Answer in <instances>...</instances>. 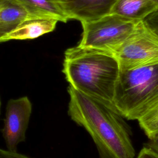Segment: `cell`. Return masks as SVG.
Instances as JSON below:
<instances>
[{"label":"cell","instance_id":"cell-1","mask_svg":"<svg viewBox=\"0 0 158 158\" xmlns=\"http://www.w3.org/2000/svg\"><path fill=\"white\" fill-rule=\"evenodd\" d=\"M68 115L94 142L100 158H134L131 130L114 104L85 95L69 85Z\"/></svg>","mask_w":158,"mask_h":158},{"label":"cell","instance_id":"cell-2","mask_svg":"<svg viewBox=\"0 0 158 158\" xmlns=\"http://www.w3.org/2000/svg\"><path fill=\"white\" fill-rule=\"evenodd\" d=\"M119 71L118 63L110 52L78 44L64 52L62 72L69 85L111 104Z\"/></svg>","mask_w":158,"mask_h":158},{"label":"cell","instance_id":"cell-3","mask_svg":"<svg viewBox=\"0 0 158 158\" xmlns=\"http://www.w3.org/2000/svg\"><path fill=\"white\" fill-rule=\"evenodd\" d=\"M123 117L139 120L158 103V64L120 70L113 100Z\"/></svg>","mask_w":158,"mask_h":158},{"label":"cell","instance_id":"cell-4","mask_svg":"<svg viewBox=\"0 0 158 158\" xmlns=\"http://www.w3.org/2000/svg\"><path fill=\"white\" fill-rule=\"evenodd\" d=\"M139 21L110 13L95 20L82 22L78 45L113 53L131 35Z\"/></svg>","mask_w":158,"mask_h":158},{"label":"cell","instance_id":"cell-5","mask_svg":"<svg viewBox=\"0 0 158 158\" xmlns=\"http://www.w3.org/2000/svg\"><path fill=\"white\" fill-rule=\"evenodd\" d=\"M120 70L158 64V35L139 21L127 40L113 53Z\"/></svg>","mask_w":158,"mask_h":158},{"label":"cell","instance_id":"cell-6","mask_svg":"<svg viewBox=\"0 0 158 158\" xmlns=\"http://www.w3.org/2000/svg\"><path fill=\"white\" fill-rule=\"evenodd\" d=\"M31 112L32 104L27 96L8 101L2 130L7 150L17 152L19 144L25 140Z\"/></svg>","mask_w":158,"mask_h":158},{"label":"cell","instance_id":"cell-7","mask_svg":"<svg viewBox=\"0 0 158 158\" xmlns=\"http://www.w3.org/2000/svg\"><path fill=\"white\" fill-rule=\"evenodd\" d=\"M117 0H60L70 20L81 23L100 19L110 14Z\"/></svg>","mask_w":158,"mask_h":158},{"label":"cell","instance_id":"cell-8","mask_svg":"<svg viewBox=\"0 0 158 158\" xmlns=\"http://www.w3.org/2000/svg\"><path fill=\"white\" fill-rule=\"evenodd\" d=\"M28 13L30 18H50L58 22L69 20L60 0H15Z\"/></svg>","mask_w":158,"mask_h":158},{"label":"cell","instance_id":"cell-9","mask_svg":"<svg viewBox=\"0 0 158 158\" xmlns=\"http://www.w3.org/2000/svg\"><path fill=\"white\" fill-rule=\"evenodd\" d=\"M58 20L50 18H28L11 33L4 37L2 42L9 40H24L36 38L52 31Z\"/></svg>","mask_w":158,"mask_h":158},{"label":"cell","instance_id":"cell-10","mask_svg":"<svg viewBox=\"0 0 158 158\" xmlns=\"http://www.w3.org/2000/svg\"><path fill=\"white\" fill-rule=\"evenodd\" d=\"M157 10L158 0H117L110 13L141 21Z\"/></svg>","mask_w":158,"mask_h":158},{"label":"cell","instance_id":"cell-11","mask_svg":"<svg viewBox=\"0 0 158 158\" xmlns=\"http://www.w3.org/2000/svg\"><path fill=\"white\" fill-rule=\"evenodd\" d=\"M28 18V13L15 0H0V42Z\"/></svg>","mask_w":158,"mask_h":158},{"label":"cell","instance_id":"cell-12","mask_svg":"<svg viewBox=\"0 0 158 158\" xmlns=\"http://www.w3.org/2000/svg\"><path fill=\"white\" fill-rule=\"evenodd\" d=\"M138 121L149 139L158 137V103Z\"/></svg>","mask_w":158,"mask_h":158},{"label":"cell","instance_id":"cell-13","mask_svg":"<svg viewBox=\"0 0 158 158\" xmlns=\"http://www.w3.org/2000/svg\"><path fill=\"white\" fill-rule=\"evenodd\" d=\"M145 23L158 35V10L148 16L144 20Z\"/></svg>","mask_w":158,"mask_h":158},{"label":"cell","instance_id":"cell-14","mask_svg":"<svg viewBox=\"0 0 158 158\" xmlns=\"http://www.w3.org/2000/svg\"><path fill=\"white\" fill-rule=\"evenodd\" d=\"M136 158H158V154L148 146L141 149Z\"/></svg>","mask_w":158,"mask_h":158},{"label":"cell","instance_id":"cell-15","mask_svg":"<svg viewBox=\"0 0 158 158\" xmlns=\"http://www.w3.org/2000/svg\"><path fill=\"white\" fill-rule=\"evenodd\" d=\"M0 158H30L25 155L9 150L0 149Z\"/></svg>","mask_w":158,"mask_h":158},{"label":"cell","instance_id":"cell-16","mask_svg":"<svg viewBox=\"0 0 158 158\" xmlns=\"http://www.w3.org/2000/svg\"><path fill=\"white\" fill-rule=\"evenodd\" d=\"M146 146L151 148L158 154V137L149 139V141L146 144Z\"/></svg>","mask_w":158,"mask_h":158},{"label":"cell","instance_id":"cell-17","mask_svg":"<svg viewBox=\"0 0 158 158\" xmlns=\"http://www.w3.org/2000/svg\"><path fill=\"white\" fill-rule=\"evenodd\" d=\"M1 98H0V110H1Z\"/></svg>","mask_w":158,"mask_h":158}]
</instances>
